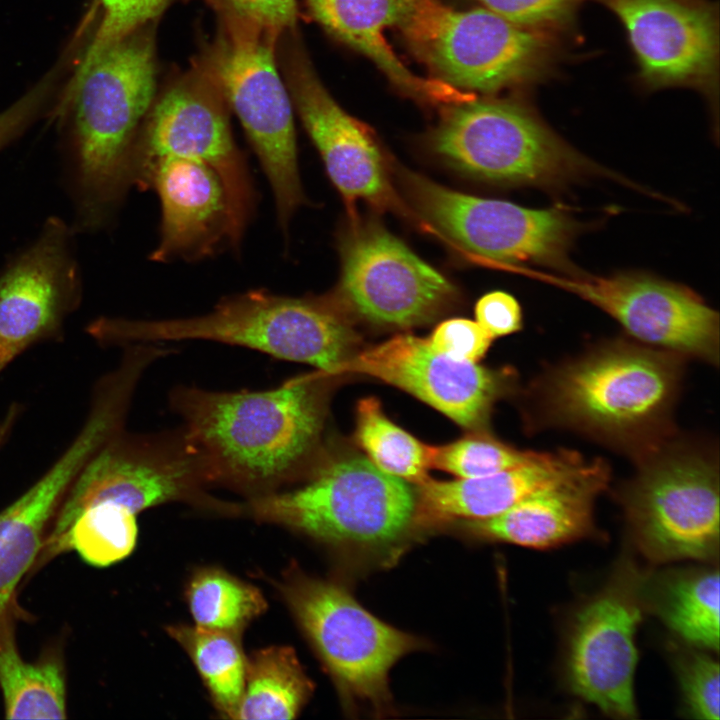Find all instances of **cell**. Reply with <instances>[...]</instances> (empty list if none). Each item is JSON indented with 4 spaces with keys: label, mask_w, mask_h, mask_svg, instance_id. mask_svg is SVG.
<instances>
[{
    "label": "cell",
    "mask_w": 720,
    "mask_h": 720,
    "mask_svg": "<svg viewBox=\"0 0 720 720\" xmlns=\"http://www.w3.org/2000/svg\"><path fill=\"white\" fill-rule=\"evenodd\" d=\"M494 338L476 321L451 318L441 322L428 338L434 349L451 359L477 363Z\"/></svg>",
    "instance_id": "35"
},
{
    "label": "cell",
    "mask_w": 720,
    "mask_h": 720,
    "mask_svg": "<svg viewBox=\"0 0 720 720\" xmlns=\"http://www.w3.org/2000/svg\"><path fill=\"white\" fill-rule=\"evenodd\" d=\"M154 92L150 40L133 32L87 50L71 117L80 213L89 226L104 221L131 186L132 153Z\"/></svg>",
    "instance_id": "3"
},
{
    "label": "cell",
    "mask_w": 720,
    "mask_h": 720,
    "mask_svg": "<svg viewBox=\"0 0 720 720\" xmlns=\"http://www.w3.org/2000/svg\"><path fill=\"white\" fill-rule=\"evenodd\" d=\"M131 183L155 190L160 200V238L152 261H198L223 248L238 251L226 187L203 159L161 156L138 168Z\"/></svg>",
    "instance_id": "19"
},
{
    "label": "cell",
    "mask_w": 720,
    "mask_h": 720,
    "mask_svg": "<svg viewBox=\"0 0 720 720\" xmlns=\"http://www.w3.org/2000/svg\"><path fill=\"white\" fill-rule=\"evenodd\" d=\"M327 296L291 297L258 289L222 298L207 313L169 319L103 317L88 327L103 345L200 340L253 349L330 373L359 336Z\"/></svg>",
    "instance_id": "2"
},
{
    "label": "cell",
    "mask_w": 720,
    "mask_h": 720,
    "mask_svg": "<svg viewBox=\"0 0 720 720\" xmlns=\"http://www.w3.org/2000/svg\"><path fill=\"white\" fill-rule=\"evenodd\" d=\"M644 577L632 563L623 562L579 607L569 630L566 673L571 690L613 717L637 713L635 635L645 610Z\"/></svg>",
    "instance_id": "15"
},
{
    "label": "cell",
    "mask_w": 720,
    "mask_h": 720,
    "mask_svg": "<svg viewBox=\"0 0 720 720\" xmlns=\"http://www.w3.org/2000/svg\"><path fill=\"white\" fill-rule=\"evenodd\" d=\"M290 85L299 116L351 219L358 218L357 202L379 211L407 214L369 130L335 102L304 61L293 65Z\"/></svg>",
    "instance_id": "20"
},
{
    "label": "cell",
    "mask_w": 720,
    "mask_h": 720,
    "mask_svg": "<svg viewBox=\"0 0 720 720\" xmlns=\"http://www.w3.org/2000/svg\"><path fill=\"white\" fill-rule=\"evenodd\" d=\"M401 188L417 215L466 251L501 264L530 263L562 274L581 225L560 208L531 209L451 190L399 168Z\"/></svg>",
    "instance_id": "9"
},
{
    "label": "cell",
    "mask_w": 720,
    "mask_h": 720,
    "mask_svg": "<svg viewBox=\"0 0 720 720\" xmlns=\"http://www.w3.org/2000/svg\"><path fill=\"white\" fill-rule=\"evenodd\" d=\"M19 413L20 407L18 404H13L9 407L5 417L0 422V450L8 440Z\"/></svg>",
    "instance_id": "41"
},
{
    "label": "cell",
    "mask_w": 720,
    "mask_h": 720,
    "mask_svg": "<svg viewBox=\"0 0 720 720\" xmlns=\"http://www.w3.org/2000/svg\"><path fill=\"white\" fill-rule=\"evenodd\" d=\"M340 251V280L327 297L346 314L408 328L431 321L456 299L449 280L375 221L352 220Z\"/></svg>",
    "instance_id": "13"
},
{
    "label": "cell",
    "mask_w": 720,
    "mask_h": 720,
    "mask_svg": "<svg viewBox=\"0 0 720 720\" xmlns=\"http://www.w3.org/2000/svg\"><path fill=\"white\" fill-rule=\"evenodd\" d=\"M534 453L517 450L487 435H470L443 446H429V468L458 478H474L520 465Z\"/></svg>",
    "instance_id": "33"
},
{
    "label": "cell",
    "mask_w": 720,
    "mask_h": 720,
    "mask_svg": "<svg viewBox=\"0 0 720 720\" xmlns=\"http://www.w3.org/2000/svg\"><path fill=\"white\" fill-rule=\"evenodd\" d=\"M400 28L440 80L460 90L489 93L527 80L548 52L534 29L486 8L460 11L440 0H418Z\"/></svg>",
    "instance_id": "11"
},
{
    "label": "cell",
    "mask_w": 720,
    "mask_h": 720,
    "mask_svg": "<svg viewBox=\"0 0 720 720\" xmlns=\"http://www.w3.org/2000/svg\"><path fill=\"white\" fill-rule=\"evenodd\" d=\"M418 0H308L313 17L331 34L370 58L407 93L432 102L461 103L468 93L411 72L393 52L385 32L401 25Z\"/></svg>",
    "instance_id": "24"
},
{
    "label": "cell",
    "mask_w": 720,
    "mask_h": 720,
    "mask_svg": "<svg viewBox=\"0 0 720 720\" xmlns=\"http://www.w3.org/2000/svg\"><path fill=\"white\" fill-rule=\"evenodd\" d=\"M477 322L493 338L512 334L522 327V311L518 301L509 293L492 291L476 303Z\"/></svg>",
    "instance_id": "39"
},
{
    "label": "cell",
    "mask_w": 720,
    "mask_h": 720,
    "mask_svg": "<svg viewBox=\"0 0 720 720\" xmlns=\"http://www.w3.org/2000/svg\"><path fill=\"white\" fill-rule=\"evenodd\" d=\"M79 299L68 231L52 219L0 275V373L28 348L61 336Z\"/></svg>",
    "instance_id": "18"
},
{
    "label": "cell",
    "mask_w": 720,
    "mask_h": 720,
    "mask_svg": "<svg viewBox=\"0 0 720 720\" xmlns=\"http://www.w3.org/2000/svg\"><path fill=\"white\" fill-rule=\"evenodd\" d=\"M719 571L684 569L645 575V609L671 631L701 649H719Z\"/></svg>",
    "instance_id": "25"
},
{
    "label": "cell",
    "mask_w": 720,
    "mask_h": 720,
    "mask_svg": "<svg viewBox=\"0 0 720 720\" xmlns=\"http://www.w3.org/2000/svg\"><path fill=\"white\" fill-rule=\"evenodd\" d=\"M14 605L0 612V688L7 719H64L66 680L61 659L25 661L16 642Z\"/></svg>",
    "instance_id": "26"
},
{
    "label": "cell",
    "mask_w": 720,
    "mask_h": 720,
    "mask_svg": "<svg viewBox=\"0 0 720 720\" xmlns=\"http://www.w3.org/2000/svg\"><path fill=\"white\" fill-rule=\"evenodd\" d=\"M278 589L343 700L384 709L389 670L420 642L372 615L342 585L296 566Z\"/></svg>",
    "instance_id": "8"
},
{
    "label": "cell",
    "mask_w": 720,
    "mask_h": 720,
    "mask_svg": "<svg viewBox=\"0 0 720 720\" xmlns=\"http://www.w3.org/2000/svg\"><path fill=\"white\" fill-rule=\"evenodd\" d=\"M605 2L624 25L647 85H704L712 80L718 27L710 8L691 0Z\"/></svg>",
    "instance_id": "21"
},
{
    "label": "cell",
    "mask_w": 720,
    "mask_h": 720,
    "mask_svg": "<svg viewBox=\"0 0 720 720\" xmlns=\"http://www.w3.org/2000/svg\"><path fill=\"white\" fill-rule=\"evenodd\" d=\"M166 631L190 657L217 711L234 719L243 693L247 657L241 634L186 624L169 625Z\"/></svg>",
    "instance_id": "28"
},
{
    "label": "cell",
    "mask_w": 720,
    "mask_h": 720,
    "mask_svg": "<svg viewBox=\"0 0 720 720\" xmlns=\"http://www.w3.org/2000/svg\"><path fill=\"white\" fill-rule=\"evenodd\" d=\"M510 269L590 302L642 343L718 362V313L687 287L640 272L596 277L580 271L559 275L527 267Z\"/></svg>",
    "instance_id": "14"
},
{
    "label": "cell",
    "mask_w": 720,
    "mask_h": 720,
    "mask_svg": "<svg viewBox=\"0 0 720 720\" xmlns=\"http://www.w3.org/2000/svg\"><path fill=\"white\" fill-rule=\"evenodd\" d=\"M330 378L316 369L266 390L179 385L169 406L212 485L250 499L299 482L318 459Z\"/></svg>",
    "instance_id": "1"
},
{
    "label": "cell",
    "mask_w": 720,
    "mask_h": 720,
    "mask_svg": "<svg viewBox=\"0 0 720 720\" xmlns=\"http://www.w3.org/2000/svg\"><path fill=\"white\" fill-rule=\"evenodd\" d=\"M210 475L199 450L182 426L153 433L120 430L79 473L46 533L36 561L61 554L63 538L87 508L114 503L138 514L150 507L184 502L224 515H240V503L213 497Z\"/></svg>",
    "instance_id": "5"
},
{
    "label": "cell",
    "mask_w": 720,
    "mask_h": 720,
    "mask_svg": "<svg viewBox=\"0 0 720 720\" xmlns=\"http://www.w3.org/2000/svg\"><path fill=\"white\" fill-rule=\"evenodd\" d=\"M408 483L360 455L318 457L299 482L241 502L242 515L335 547L379 550L416 524Z\"/></svg>",
    "instance_id": "4"
},
{
    "label": "cell",
    "mask_w": 720,
    "mask_h": 720,
    "mask_svg": "<svg viewBox=\"0 0 720 720\" xmlns=\"http://www.w3.org/2000/svg\"><path fill=\"white\" fill-rule=\"evenodd\" d=\"M634 545L665 563L719 556V477L711 460L667 454L647 464L621 496Z\"/></svg>",
    "instance_id": "12"
},
{
    "label": "cell",
    "mask_w": 720,
    "mask_h": 720,
    "mask_svg": "<svg viewBox=\"0 0 720 720\" xmlns=\"http://www.w3.org/2000/svg\"><path fill=\"white\" fill-rule=\"evenodd\" d=\"M59 504L32 485L0 512V612L13 604L16 587L36 562Z\"/></svg>",
    "instance_id": "29"
},
{
    "label": "cell",
    "mask_w": 720,
    "mask_h": 720,
    "mask_svg": "<svg viewBox=\"0 0 720 720\" xmlns=\"http://www.w3.org/2000/svg\"><path fill=\"white\" fill-rule=\"evenodd\" d=\"M137 514L114 504L99 503L84 510L65 534L61 553L75 551L87 564L107 567L128 557L137 542Z\"/></svg>",
    "instance_id": "32"
},
{
    "label": "cell",
    "mask_w": 720,
    "mask_h": 720,
    "mask_svg": "<svg viewBox=\"0 0 720 720\" xmlns=\"http://www.w3.org/2000/svg\"><path fill=\"white\" fill-rule=\"evenodd\" d=\"M273 40L230 20L211 56L210 72L257 155L274 196L278 224L286 233L306 199L291 101L276 69Z\"/></svg>",
    "instance_id": "10"
},
{
    "label": "cell",
    "mask_w": 720,
    "mask_h": 720,
    "mask_svg": "<svg viewBox=\"0 0 720 720\" xmlns=\"http://www.w3.org/2000/svg\"><path fill=\"white\" fill-rule=\"evenodd\" d=\"M313 689L294 649H258L246 657L243 693L233 720L294 719Z\"/></svg>",
    "instance_id": "27"
},
{
    "label": "cell",
    "mask_w": 720,
    "mask_h": 720,
    "mask_svg": "<svg viewBox=\"0 0 720 720\" xmlns=\"http://www.w3.org/2000/svg\"><path fill=\"white\" fill-rule=\"evenodd\" d=\"M230 20L274 38L295 24L296 0H215Z\"/></svg>",
    "instance_id": "36"
},
{
    "label": "cell",
    "mask_w": 720,
    "mask_h": 720,
    "mask_svg": "<svg viewBox=\"0 0 720 720\" xmlns=\"http://www.w3.org/2000/svg\"><path fill=\"white\" fill-rule=\"evenodd\" d=\"M608 474L599 460L589 472L535 493L496 516L473 520L469 527L486 539L539 549L593 536V504Z\"/></svg>",
    "instance_id": "23"
},
{
    "label": "cell",
    "mask_w": 720,
    "mask_h": 720,
    "mask_svg": "<svg viewBox=\"0 0 720 720\" xmlns=\"http://www.w3.org/2000/svg\"><path fill=\"white\" fill-rule=\"evenodd\" d=\"M484 8L530 29L561 24L580 0H478Z\"/></svg>",
    "instance_id": "37"
},
{
    "label": "cell",
    "mask_w": 720,
    "mask_h": 720,
    "mask_svg": "<svg viewBox=\"0 0 720 720\" xmlns=\"http://www.w3.org/2000/svg\"><path fill=\"white\" fill-rule=\"evenodd\" d=\"M429 145L452 168L495 184L556 190L593 176L619 179L567 144L534 112L510 102L458 103Z\"/></svg>",
    "instance_id": "7"
},
{
    "label": "cell",
    "mask_w": 720,
    "mask_h": 720,
    "mask_svg": "<svg viewBox=\"0 0 720 720\" xmlns=\"http://www.w3.org/2000/svg\"><path fill=\"white\" fill-rule=\"evenodd\" d=\"M360 374L381 380L427 403L458 425L478 430L506 392L505 373L451 359L428 338L400 334L355 352L328 377ZM325 375V374H324Z\"/></svg>",
    "instance_id": "17"
},
{
    "label": "cell",
    "mask_w": 720,
    "mask_h": 720,
    "mask_svg": "<svg viewBox=\"0 0 720 720\" xmlns=\"http://www.w3.org/2000/svg\"><path fill=\"white\" fill-rule=\"evenodd\" d=\"M166 155L198 157L218 172L227 190L239 250L255 214L256 191L226 113L207 89L181 84L151 107L135 142L130 180L138 168Z\"/></svg>",
    "instance_id": "16"
},
{
    "label": "cell",
    "mask_w": 720,
    "mask_h": 720,
    "mask_svg": "<svg viewBox=\"0 0 720 720\" xmlns=\"http://www.w3.org/2000/svg\"><path fill=\"white\" fill-rule=\"evenodd\" d=\"M43 98V89L37 88L0 113V150L27 127L39 111Z\"/></svg>",
    "instance_id": "40"
},
{
    "label": "cell",
    "mask_w": 720,
    "mask_h": 720,
    "mask_svg": "<svg viewBox=\"0 0 720 720\" xmlns=\"http://www.w3.org/2000/svg\"><path fill=\"white\" fill-rule=\"evenodd\" d=\"M355 436L380 470L417 485L429 478V446L389 420L375 397L358 402Z\"/></svg>",
    "instance_id": "31"
},
{
    "label": "cell",
    "mask_w": 720,
    "mask_h": 720,
    "mask_svg": "<svg viewBox=\"0 0 720 720\" xmlns=\"http://www.w3.org/2000/svg\"><path fill=\"white\" fill-rule=\"evenodd\" d=\"M675 354L616 343L555 369L543 387L548 417L618 442L653 432L675 399Z\"/></svg>",
    "instance_id": "6"
},
{
    "label": "cell",
    "mask_w": 720,
    "mask_h": 720,
    "mask_svg": "<svg viewBox=\"0 0 720 720\" xmlns=\"http://www.w3.org/2000/svg\"><path fill=\"white\" fill-rule=\"evenodd\" d=\"M680 653L676 672L687 711L695 718H720V669L718 661L701 649Z\"/></svg>",
    "instance_id": "34"
},
{
    "label": "cell",
    "mask_w": 720,
    "mask_h": 720,
    "mask_svg": "<svg viewBox=\"0 0 720 720\" xmlns=\"http://www.w3.org/2000/svg\"><path fill=\"white\" fill-rule=\"evenodd\" d=\"M599 460L576 453H538L524 463L486 476L418 484L416 522L496 516L540 491L589 472Z\"/></svg>",
    "instance_id": "22"
},
{
    "label": "cell",
    "mask_w": 720,
    "mask_h": 720,
    "mask_svg": "<svg viewBox=\"0 0 720 720\" xmlns=\"http://www.w3.org/2000/svg\"><path fill=\"white\" fill-rule=\"evenodd\" d=\"M167 0H102L104 17L94 41L107 44L135 32L155 17Z\"/></svg>",
    "instance_id": "38"
},
{
    "label": "cell",
    "mask_w": 720,
    "mask_h": 720,
    "mask_svg": "<svg viewBox=\"0 0 720 720\" xmlns=\"http://www.w3.org/2000/svg\"><path fill=\"white\" fill-rule=\"evenodd\" d=\"M186 601L194 625L242 633L267 609L262 592L219 568H202L191 577Z\"/></svg>",
    "instance_id": "30"
}]
</instances>
